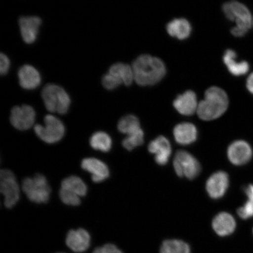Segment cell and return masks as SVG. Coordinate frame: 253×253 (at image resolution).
I'll use <instances>...</instances> for the list:
<instances>
[{"label":"cell","instance_id":"6da1fadb","mask_svg":"<svg viewBox=\"0 0 253 253\" xmlns=\"http://www.w3.org/2000/svg\"><path fill=\"white\" fill-rule=\"evenodd\" d=\"M134 79L141 86H153L165 77L166 68L164 62L157 57L142 55L132 65Z\"/></svg>","mask_w":253,"mask_h":253},{"label":"cell","instance_id":"7a4b0ae2","mask_svg":"<svg viewBox=\"0 0 253 253\" xmlns=\"http://www.w3.org/2000/svg\"><path fill=\"white\" fill-rule=\"evenodd\" d=\"M228 106L229 99L225 91L212 86L205 91L204 100L199 103L197 113L201 119L211 121L222 116Z\"/></svg>","mask_w":253,"mask_h":253},{"label":"cell","instance_id":"3957f363","mask_svg":"<svg viewBox=\"0 0 253 253\" xmlns=\"http://www.w3.org/2000/svg\"><path fill=\"white\" fill-rule=\"evenodd\" d=\"M223 11L226 18L235 21L236 25L231 30V33L236 37H242L248 33L253 23L249 9L244 4L237 1H230L224 4Z\"/></svg>","mask_w":253,"mask_h":253},{"label":"cell","instance_id":"277c9868","mask_svg":"<svg viewBox=\"0 0 253 253\" xmlns=\"http://www.w3.org/2000/svg\"><path fill=\"white\" fill-rule=\"evenodd\" d=\"M46 109L51 113L65 115L71 105V98L62 87L55 84H47L42 91Z\"/></svg>","mask_w":253,"mask_h":253},{"label":"cell","instance_id":"5b68a950","mask_svg":"<svg viewBox=\"0 0 253 253\" xmlns=\"http://www.w3.org/2000/svg\"><path fill=\"white\" fill-rule=\"evenodd\" d=\"M21 188L28 199L34 203L45 204L49 201L51 189L45 177L41 174L25 178Z\"/></svg>","mask_w":253,"mask_h":253},{"label":"cell","instance_id":"8992f818","mask_svg":"<svg viewBox=\"0 0 253 253\" xmlns=\"http://www.w3.org/2000/svg\"><path fill=\"white\" fill-rule=\"evenodd\" d=\"M45 126L37 125L34 131L41 140L47 144H54L61 140L65 133V127L59 119L51 115H47L44 118Z\"/></svg>","mask_w":253,"mask_h":253},{"label":"cell","instance_id":"52a82bcc","mask_svg":"<svg viewBox=\"0 0 253 253\" xmlns=\"http://www.w3.org/2000/svg\"><path fill=\"white\" fill-rule=\"evenodd\" d=\"M173 167L179 176H185L191 180L197 178L201 171L200 163L197 158L183 150L177 152L173 160Z\"/></svg>","mask_w":253,"mask_h":253},{"label":"cell","instance_id":"ba28073f","mask_svg":"<svg viewBox=\"0 0 253 253\" xmlns=\"http://www.w3.org/2000/svg\"><path fill=\"white\" fill-rule=\"evenodd\" d=\"M0 191L4 195V205L10 209L17 204L20 199V187L13 172L2 169L0 172Z\"/></svg>","mask_w":253,"mask_h":253},{"label":"cell","instance_id":"9c48e42d","mask_svg":"<svg viewBox=\"0 0 253 253\" xmlns=\"http://www.w3.org/2000/svg\"><path fill=\"white\" fill-rule=\"evenodd\" d=\"M36 113L30 106H15L11 112V125L19 130H27L33 126L36 121Z\"/></svg>","mask_w":253,"mask_h":253},{"label":"cell","instance_id":"30bf717a","mask_svg":"<svg viewBox=\"0 0 253 253\" xmlns=\"http://www.w3.org/2000/svg\"><path fill=\"white\" fill-rule=\"evenodd\" d=\"M252 156V147L245 141L233 142L227 150V157L230 162L235 166L245 165L251 160Z\"/></svg>","mask_w":253,"mask_h":253},{"label":"cell","instance_id":"8fae6325","mask_svg":"<svg viewBox=\"0 0 253 253\" xmlns=\"http://www.w3.org/2000/svg\"><path fill=\"white\" fill-rule=\"evenodd\" d=\"M229 185L228 174L223 171L214 173L208 179L206 189L211 198L218 199L226 194Z\"/></svg>","mask_w":253,"mask_h":253},{"label":"cell","instance_id":"7c38bea8","mask_svg":"<svg viewBox=\"0 0 253 253\" xmlns=\"http://www.w3.org/2000/svg\"><path fill=\"white\" fill-rule=\"evenodd\" d=\"M91 237L89 233L84 229L71 230L66 238V244L72 251L81 253L89 248Z\"/></svg>","mask_w":253,"mask_h":253},{"label":"cell","instance_id":"4fadbf2b","mask_svg":"<svg viewBox=\"0 0 253 253\" xmlns=\"http://www.w3.org/2000/svg\"><path fill=\"white\" fill-rule=\"evenodd\" d=\"M151 154L156 155L155 160L160 166H165L171 154V146L169 140L164 136H159L150 142L148 147Z\"/></svg>","mask_w":253,"mask_h":253},{"label":"cell","instance_id":"5bb4252c","mask_svg":"<svg viewBox=\"0 0 253 253\" xmlns=\"http://www.w3.org/2000/svg\"><path fill=\"white\" fill-rule=\"evenodd\" d=\"M42 20L36 16H23L19 20L22 38L25 42L33 43L37 40Z\"/></svg>","mask_w":253,"mask_h":253},{"label":"cell","instance_id":"9a60e30c","mask_svg":"<svg viewBox=\"0 0 253 253\" xmlns=\"http://www.w3.org/2000/svg\"><path fill=\"white\" fill-rule=\"evenodd\" d=\"M81 166L82 169L91 174V179L94 182H102L109 178L108 167L103 161L96 158H85L82 161Z\"/></svg>","mask_w":253,"mask_h":253},{"label":"cell","instance_id":"2e32d148","mask_svg":"<svg viewBox=\"0 0 253 253\" xmlns=\"http://www.w3.org/2000/svg\"><path fill=\"white\" fill-rule=\"evenodd\" d=\"M198 103L197 95L192 90L179 95L173 101V105L178 112L184 116H191L197 112Z\"/></svg>","mask_w":253,"mask_h":253},{"label":"cell","instance_id":"e0dca14e","mask_svg":"<svg viewBox=\"0 0 253 253\" xmlns=\"http://www.w3.org/2000/svg\"><path fill=\"white\" fill-rule=\"evenodd\" d=\"M20 86L27 90H33L39 87L41 82V75L34 66L25 65L18 72Z\"/></svg>","mask_w":253,"mask_h":253},{"label":"cell","instance_id":"ac0fdd59","mask_svg":"<svg viewBox=\"0 0 253 253\" xmlns=\"http://www.w3.org/2000/svg\"><path fill=\"white\" fill-rule=\"evenodd\" d=\"M236 227L235 219L232 215L227 212H221L214 217L212 227L217 235L225 237L232 235Z\"/></svg>","mask_w":253,"mask_h":253},{"label":"cell","instance_id":"d6986e66","mask_svg":"<svg viewBox=\"0 0 253 253\" xmlns=\"http://www.w3.org/2000/svg\"><path fill=\"white\" fill-rule=\"evenodd\" d=\"M173 135L177 143L182 145L191 144L197 140L198 130L191 123H182L173 129Z\"/></svg>","mask_w":253,"mask_h":253},{"label":"cell","instance_id":"ffe728a7","mask_svg":"<svg viewBox=\"0 0 253 253\" xmlns=\"http://www.w3.org/2000/svg\"><path fill=\"white\" fill-rule=\"evenodd\" d=\"M237 54L232 49H227L224 52L223 61L231 74L240 77L244 75L249 71V64L248 62L242 61L237 62Z\"/></svg>","mask_w":253,"mask_h":253},{"label":"cell","instance_id":"44dd1931","mask_svg":"<svg viewBox=\"0 0 253 253\" xmlns=\"http://www.w3.org/2000/svg\"><path fill=\"white\" fill-rule=\"evenodd\" d=\"M167 31L169 36L183 40L189 37L192 32L191 24L185 18L174 19L167 25Z\"/></svg>","mask_w":253,"mask_h":253},{"label":"cell","instance_id":"7402d4cb","mask_svg":"<svg viewBox=\"0 0 253 253\" xmlns=\"http://www.w3.org/2000/svg\"><path fill=\"white\" fill-rule=\"evenodd\" d=\"M109 73L119 79L126 86H129L134 81L132 66L125 63H115L111 66Z\"/></svg>","mask_w":253,"mask_h":253},{"label":"cell","instance_id":"603a6c76","mask_svg":"<svg viewBox=\"0 0 253 253\" xmlns=\"http://www.w3.org/2000/svg\"><path fill=\"white\" fill-rule=\"evenodd\" d=\"M61 188L74 192L80 197H84L87 192V186L83 180L76 176H71L63 179Z\"/></svg>","mask_w":253,"mask_h":253},{"label":"cell","instance_id":"cb8c5ba5","mask_svg":"<svg viewBox=\"0 0 253 253\" xmlns=\"http://www.w3.org/2000/svg\"><path fill=\"white\" fill-rule=\"evenodd\" d=\"M90 144L93 149L102 152H108L112 147V138L106 132H95L90 138Z\"/></svg>","mask_w":253,"mask_h":253},{"label":"cell","instance_id":"d4e9b609","mask_svg":"<svg viewBox=\"0 0 253 253\" xmlns=\"http://www.w3.org/2000/svg\"><path fill=\"white\" fill-rule=\"evenodd\" d=\"M160 253H191V248L182 240H166L160 248Z\"/></svg>","mask_w":253,"mask_h":253},{"label":"cell","instance_id":"484cf974","mask_svg":"<svg viewBox=\"0 0 253 253\" xmlns=\"http://www.w3.org/2000/svg\"><path fill=\"white\" fill-rule=\"evenodd\" d=\"M119 130L127 135L134 133L141 129L140 123L137 117L128 115L123 117L118 123Z\"/></svg>","mask_w":253,"mask_h":253},{"label":"cell","instance_id":"4316f807","mask_svg":"<svg viewBox=\"0 0 253 253\" xmlns=\"http://www.w3.org/2000/svg\"><path fill=\"white\" fill-rule=\"evenodd\" d=\"M245 191L248 201L242 207L239 209L237 213L242 219H248L253 217V185L247 186Z\"/></svg>","mask_w":253,"mask_h":253},{"label":"cell","instance_id":"83f0119b","mask_svg":"<svg viewBox=\"0 0 253 253\" xmlns=\"http://www.w3.org/2000/svg\"><path fill=\"white\" fill-rule=\"evenodd\" d=\"M144 134L141 128L134 133L129 134L123 141V146L126 150L131 151L144 143Z\"/></svg>","mask_w":253,"mask_h":253},{"label":"cell","instance_id":"f1b7e54d","mask_svg":"<svg viewBox=\"0 0 253 253\" xmlns=\"http://www.w3.org/2000/svg\"><path fill=\"white\" fill-rule=\"evenodd\" d=\"M59 197L63 203L70 206H78L81 204L80 197L67 189L62 188L59 191Z\"/></svg>","mask_w":253,"mask_h":253},{"label":"cell","instance_id":"f546056e","mask_svg":"<svg viewBox=\"0 0 253 253\" xmlns=\"http://www.w3.org/2000/svg\"><path fill=\"white\" fill-rule=\"evenodd\" d=\"M102 84L104 88L109 90H112L118 88L122 84V82L115 76L107 73L102 78Z\"/></svg>","mask_w":253,"mask_h":253},{"label":"cell","instance_id":"4dcf8cb0","mask_svg":"<svg viewBox=\"0 0 253 253\" xmlns=\"http://www.w3.org/2000/svg\"><path fill=\"white\" fill-rule=\"evenodd\" d=\"M9 67H10V61L7 56L1 53L0 55V73L1 75L7 74Z\"/></svg>","mask_w":253,"mask_h":253},{"label":"cell","instance_id":"1f68e13d","mask_svg":"<svg viewBox=\"0 0 253 253\" xmlns=\"http://www.w3.org/2000/svg\"><path fill=\"white\" fill-rule=\"evenodd\" d=\"M104 253H124L118 247L113 244H106L102 247Z\"/></svg>","mask_w":253,"mask_h":253},{"label":"cell","instance_id":"d6a6232c","mask_svg":"<svg viewBox=\"0 0 253 253\" xmlns=\"http://www.w3.org/2000/svg\"><path fill=\"white\" fill-rule=\"evenodd\" d=\"M246 86L250 92L253 94V73L249 76L247 80Z\"/></svg>","mask_w":253,"mask_h":253},{"label":"cell","instance_id":"836d02e7","mask_svg":"<svg viewBox=\"0 0 253 253\" xmlns=\"http://www.w3.org/2000/svg\"><path fill=\"white\" fill-rule=\"evenodd\" d=\"M92 253H104L102 247H100V248L95 249Z\"/></svg>","mask_w":253,"mask_h":253},{"label":"cell","instance_id":"e575fe53","mask_svg":"<svg viewBox=\"0 0 253 253\" xmlns=\"http://www.w3.org/2000/svg\"></svg>","mask_w":253,"mask_h":253}]
</instances>
